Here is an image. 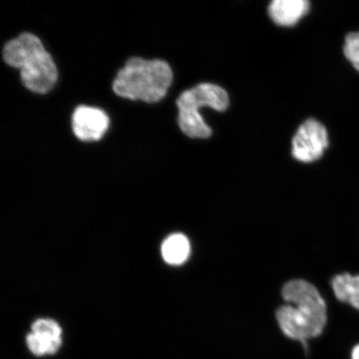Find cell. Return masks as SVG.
I'll return each instance as SVG.
<instances>
[{"label":"cell","mask_w":359,"mask_h":359,"mask_svg":"<svg viewBox=\"0 0 359 359\" xmlns=\"http://www.w3.org/2000/svg\"><path fill=\"white\" fill-rule=\"evenodd\" d=\"M287 303L276 312L280 330L290 339L304 344L324 331L327 323V307L320 292L311 283L291 280L282 290Z\"/></svg>","instance_id":"obj_1"},{"label":"cell","mask_w":359,"mask_h":359,"mask_svg":"<svg viewBox=\"0 0 359 359\" xmlns=\"http://www.w3.org/2000/svg\"><path fill=\"white\" fill-rule=\"evenodd\" d=\"M3 57L7 65L21 70L22 82L30 91L46 93L55 86L56 65L37 36L25 33L11 40L4 48Z\"/></svg>","instance_id":"obj_2"},{"label":"cell","mask_w":359,"mask_h":359,"mask_svg":"<svg viewBox=\"0 0 359 359\" xmlns=\"http://www.w3.org/2000/svg\"><path fill=\"white\" fill-rule=\"evenodd\" d=\"M172 79L167 62L131 57L118 72L112 88L119 97L155 103L167 95Z\"/></svg>","instance_id":"obj_3"},{"label":"cell","mask_w":359,"mask_h":359,"mask_svg":"<svg viewBox=\"0 0 359 359\" xmlns=\"http://www.w3.org/2000/svg\"><path fill=\"white\" fill-rule=\"evenodd\" d=\"M230 102L226 90L213 83H201L182 93L177 105L180 128L191 138H208L212 129L205 123L200 110L210 107L215 111L226 110Z\"/></svg>","instance_id":"obj_4"},{"label":"cell","mask_w":359,"mask_h":359,"mask_svg":"<svg viewBox=\"0 0 359 359\" xmlns=\"http://www.w3.org/2000/svg\"><path fill=\"white\" fill-rule=\"evenodd\" d=\"M329 147V136L324 125L314 119L307 120L296 132L292 142V155L302 163L320 159Z\"/></svg>","instance_id":"obj_5"},{"label":"cell","mask_w":359,"mask_h":359,"mask_svg":"<svg viewBox=\"0 0 359 359\" xmlns=\"http://www.w3.org/2000/svg\"><path fill=\"white\" fill-rule=\"evenodd\" d=\"M62 334L57 322L41 318L34 323L32 331L27 336V346L35 356L52 355L61 347Z\"/></svg>","instance_id":"obj_6"},{"label":"cell","mask_w":359,"mask_h":359,"mask_svg":"<svg viewBox=\"0 0 359 359\" xmlns=\"http://www.w3.org/2000/svg\"><path fill=\"white\" fill-rule=\"evenodd\" d=\"M75 136L85 142L100 140L109 128V119L104 111L95 107L79 106L73 115Z\"/></svg>","instance_id":"obj_7"},{"label":"cell","mask_w":359,"mask_h":359,"mask_svg":"<svg viewBox=\"0 0 359 359\" xmlns=\"http://www.w3.org/2000/svg\"><path fill=\"white\" fill-rule=\"evenodd\" d=\"M309 8L306 0H275L269 4V13L278 25L293 26L306 15Z\"/></svg>","instance_id":"obj_8"},{"label":"cell","mask_w":359,"mask_h":359,"mask_svg":"<svg viewBox=\"0 0 359 359\" xmlns=\"http://www.w3.org/2000/svg\"><path fill=\"white\" fill-rule=\"evenodd\" d=\"M332 288L339 302L348 304L359 311V275L340 273L332 280Z\"/></svg>","instance_id":"obj_9"},{"label":"cell","mask_w":359,"mask_h":359,"mask_svg":"<svg viewBox=\"0 0 359 359\" xmlns=\"http://www.w3.org/2000/svg\"><path fill=\"white\" fill-rule=\"evenodd\" d=\"M191 251L190 242L182 234H174L165 239L161 254L165 262L179 266L186 262Z\"/></svg>","instance_id":"obj_10"},{"label":"cell","mask_w":359,"mask_h":359,"mask_svg":"<svg viewBox=\"0 0 359 359\" xmlns=\"http://www.w3.org/2000/svg\"><path fill=\"white\" fill-rule=\"evenodd\" d=\"M344 55L359 73V31L349 33L345 37Z\"/></svg>","instance_id":"obj_11"},{"label":"cell","mask_w":359,"mask_h":359,"mask_svg":"<svg viewBox=\"0 0 359 359\" xmlns=\"http://www.w3.org/2000/svg\"><path fill=\"white\" fill-rule=\"evenodd\" d=\"M351 359H359V344L353 349Z\"/></svg>","instance_id":"obj_12"}]
</instances>
